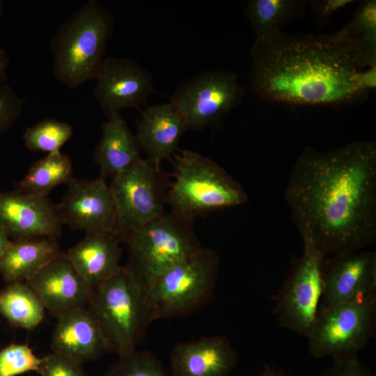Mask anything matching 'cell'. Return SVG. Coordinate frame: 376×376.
<instances>
[{
	"label": "cell",
	"instance_id": "2",
	"mask_svg": "<svg viewBox=\"0 0 376 376\" xmlns=\"http://www.w3.org/2000/svg\"><path fill=\"white\" fill-rule=\"evenodd\" d=\"M249 79L261 98L290 105L357 103L368 93L357 77L363 69L352 46L338 31L256 39L250 51Z\"/></svg>",
	"mask_w": 376,
	"mask_h": 376
},
{
	"label": "cell",
	"instance_id": "36",
	"mask_svg": "<svg viewBox=\"0 0 376 376\" xmlns=\"http://www.w3.org/2000/svg\"><path fill=\"white\" fill-rule=\"evenodd\" d=\"M259 376H283L279 373L274 368L265 364L260 373Z\"/></svg>",
	"mask_w": 376,
	"mask_h": 376
},
{
	"label": "cell",
	"instance_id": "3",
	"mask_svg": "<svg viewBox=\"0 0 376 376\" xmlns=\"http://www.w3.org/2000/svg\"><path fill=\"white\" fill-rule=\"evenodd\" d=\"M113 26V17L95 0L87 1L67 18L51 41L56 79L75 88L95 79L104 59Z\"/></svg>",
	"mask_w": 376,
	"mask_h": 376
},
{
	"label": "cell",
	"instance_id": "6",
	"mask_svg": "<svg viewBox=\"0 0 376 376\" xmlns=\"http://www.w3.org/2000/svg\"><path fill=\"white\" fill-rule=\"evenodd\" d=\"M194 221L171 211L165 212L127 239L129 260L125 267L146 288L202 249Z\"/></svg>",
	"mask_w": 376,
	"mask_h": 376
},
{
	"label": "cell",
	"instance_id": "29",
	"mask_svg": "<svg viewBox=\"0 0 376 376\" xmlns=\"http://www.w3.org/2000/svg\"><path fill=\"white\" fill-rule=\"evenodd\" d=\"M42 359L24 344H13L0 352V376H15L39 370Z\"/></svg>",
	"mask_w": 376,
	"mask_h": 376
},
{
	"label": "cell",
	"instance_id": "16",
	"mask_svg": "<svg viewBox=\"0 0 376 376\" xmlns=\"http://www.w3.org/2000/svg\"><path fill=\"white\" fill-rule=\"evenodd\" d=\"M26 283L45 308L56 318L86 306L93 289L63 252Z\"/></svg>",
	"mask_w": 376,
	"mask_h": 376
},
{
	"label": "cell",
	"instance_id": "24",
	"mask_svg": "<svg viewBox=\"0 0 376 376\" xmlns=\"http://www.w3.org/2000/svg\"><path fill=\"white\" fill-rule=\"evenodd\" d=\"M70 157L61 152L47 154L31 164L24 177L15 185L23 194L47 196L58 185L68 184L72 178Z\"/></svg>",
	"mask_w": 376,
	"mask_h": 376
},
{
	"label": "cell",
	"instance_id": "37",
	"mask_svg": "<svg viewBox=\"0 0 376 376\" xmlns=\"http://www.w3.org/2000/svg\"><path fill=\"white\" fill-rule=\"evenodd\" d=\"M3 3L2 1H0V19L3 15Z\"/></svg>",
	"mask_w": 376,
	"mask_h": 376
},
{
	"label": "cell",
	"instance_id": "5",
	"mask_svg": "<svg viewBox=\"0 0 376 376\" xmlns=\"http://www.w3.org/2000/svg\"><path fill=\"white\" fill-rule=\"evenodd\" d=\"M88 305L111 350L119 356L136 350L146 327L155 320L147 288L125 266L93 288Z\"/></svg>",
	"mask_w": 376,
	"mask_h": 376
},
{
	"label": "cell",
	"instance_id": "11",
	"mask_svg": "<svg viewBox=\"0 0 376 376\" xmlns=\"http://www.w3.org/2000/svg\"><path fill=\"white\" fill-rule=\"evenodd\" d=\"M244 95V89L235 72L204 71L182 81L171 102L188 129L199 130L216 123L240 104Z\"/></svg>",
	"mask_w": 376,
	"mask_h": 376
},
{
	"label": "cell",
	"instance_id": "35",
	"mask_svg": "<svg viewBox=\"0 0 376 376\" xmlns=\"http://www.w3.org/2000/svg\"><path fill=\"white\" fill-rule=\"evenodd\" d=\"M11 240L9 238L5 230L0 225V258L10 244Z\"/></svg>",
	"mask_w": 376,
	"mask_h": 376
},
{
	"label": "cell",
	"instance_id": "13",
	"mask_svg": "<svg viewBox=\"0 0 376 376\" xmlns=\"http://www.w3.org/2000/svg\"><path fill=\"white\" fill-rule=\"evenodd\" d=\"M67 186L61 201L56 205L63 225L86 234H113L115 207L106 180L73 178Z\"/></svg>",
	"mask_w": 376,
	"mask_h": 376
},
{
	"label": "cell",
	"instance_id": "31",
	"mask_svg": "<svg viewBox=\"0 0 376 376\" xmlns=\"http://www.w3.org/2000/svg\"><path fill=\"white\" fill-rule=\"evenodd\" d=\"M24 99L8 85L0 84V134L14 124L22 110Z\"/></svg>",
	"mask_w": 376,
	"mask_h": 376
},
{
	"label": "cell",
	"instance_id": "21",
	"mask_svg": "<svg viewBox=\"0 0 376 376\" xmlns=\"http://www.w3.org/2000/svg\"><path fill=\"white\" fill-rule=\"evenodd\" d=\"M140 146L120 113L107 117L94 152L98 177L106 180L130 168L142 158Z\"/></svg>",
	"mask_w": 376,
	"mask_h": 376
},
{
	"label": "cell",
	"instance_id": "1",
	"mask_svg": "<svg viewBox=\"0 0 376 376\" xmlns=\"http://www.w3.org/2000/svg\"><path fill=\"white\" fill-rule=\"evenodd\" d=\"M285 200L302 240L324 256L365 249L376 240V143H348L297 158Z\"/></svg>",
	"mask_w": 376,
	"mask_h": 376
},
{
	"label": "cell",
	"instance_id": "22",
	"mask_svg": "<svg viewBox=\"0 0 376 376\" xmlns=\"http://www.w3.org/2000/svg\"><path fill=\"white\" fill-rule=\"evenodd\" d=\"M61 252L49 237L11 240L0 258V274L8 283L26 282Z\"/></svg>",
	"mask_w": 376,
	"mask_h": 376
},
{
	"label": "cell",
	"instance_id": "27",
	"mask_svg": "<svg viewBox=\"0 0 376 376\" xmlns=\"http://www.w3.org/2000/svg\"><path fill=\"white\" fill-rule=\"evenodd\" d=\"M72 134L73 130L70 124L47 118L26 128L23 134V140L30 150L56 154L61 152V148Z\"/></svg>",
	"mask_w": 376,
	"mask_h": 376
},
{
	"label": "cell",
	"instance_id": "23",
	"mask_svg": "<svg viewBox=\"0 0 376 376\" xmlns=\"http://www.w3.org/2000/svg\"><path fill=\"white\" fill-rule=\"evenodd\" d=\"M306 0H251L244 15L256 39H263L281 32L292 20L306 15Z\"/></svg>",
	"mask_w": 376,
	"mask_h": 376
},
{
	"label": "cell",
	"instance_id": "7",
	"mask_svg": "<svg viewBox=\"0 0 376 376\" xmlns=\"http://www.w3.org/2000/svg\"><path fill=\"white\" fill-rule=\"evenodd\" d=\"M170 181L162 167L141 159L111 178L115 207L114 235L126 242L138 228L163 214Z\"/></svg>",
	"mask_w": 376,
	"mask_h": 376
},
{
	"label": "cell",
	"instance_id": "34",
	"mask_svg": "<svg viewBox=\"0 0 376 376\" xmlns=\"http://www.w3.org/2000/svg\"><path fill=\"white\" fill-rule=\"evenodd\" d=\"M9 61L5 50L0 47V84H4L7 79L6 68Z\"/></svg>",
	"mask_w": 376,
	"mask_h": 376
},
{
	"label": "cell",
	"instance_id": "18",
	"mask_svg": "<svg viewBox=\"0 0 376 376\" xmlns=\"http://www.w3.org/2000/svg\"><path fill=\"white\" fill-rule=\"evenodd\" d=\"M237 362V353L224 336L178 343L170 354L173 376H227Z\"/></svg>",
	"mask_w": 376,
	"mask_h": 376
},
{
	"label": "cell",
	"instance_id": "32",
	"mask_svg": "<svg viewBox=\"0 0 376 376\" xmlns=\"http://www.w3.org/2000/svg\"><path fill=\"white\" fill-rule=\"evenodd\" d=\"M322 376H373L358 356L334 359L332 365Z\"/></svg>",
	"mask_w": 376,
	"mask_h": 376
},
{
	"label": "cell",
	"instance_id": "28",
	"mask_svg": "<svg viewBox=\"0 0 376 376\" xmlns=\"http://www.w3.org/2000/svg\"><path fill=\"white\" fill-rule=\"evenodd\" d=\"M104 376H173L161 361L148 351H134L119 356Z\"/></svg>",
	"mask_w": 376,
	"mask_h": 376
},
{
	"label": "cell",
	"instance_id": "14",
	"mask_svg": "<svg viewBox=\"0 0 376 376\" xmlns=\"http://www.w3.org/2000/svg\"><path fill=\"white\" fill-rule=\"evenodd\" d=\"M95 79L93 95L107 117L125 108L146 107L154 91L151 75L128 58H104Z\"/></svg>",
	"mask_w": 376,
	"mask_h": 376
},
{
	"label": "cell",
	"instance_id": "33",
	"mask_svg": "<svg viewBox=\"0 0 376 376\" xmlns=\"http://www.w3.org/2000/svg\"><path fill=\"white\" fill-rule=\"evenodd\" d=\"M354 2L353 0H306L315 20L320 26H324L331 17L339 9Z\"/></svg>",
	"mask_w": 376,
	"mask_h": 376
},
{
	"label": "cell",
	"instance_id": "26",
	"mask_svg": "<svg viewBox=\"0 0 376 376\" xmlns=\"http://www.w3.org/2000/svg\"><path fill=\"white\" fill-rule=\"evenodd\" d=\"M45 310L26 283H8L0 292V313L15 327L35 329L42 321Z\"/></svg>",
	"mask_w": 376,
	"mask_h": 376
},
{
	"label": "cell",
	"instance_id": "10",
	"mask_svg": "<svg viewBox=\"0 0 376 376\" xmlns=\"http://www.w3.org/2000/svg\"><path fill=\"white\" fill-rule=\"evenodd\" d=\"M292 269L276 300L274 313L279 324L307 336L316 318L322 292V266L325 257L309 240Z\"/></svg>",
	"mask_w": 376,
	"mask_h": 376
},
{
	"label": "cell",
	"instance_id": "8",
	"mask_svg": "<svg viewBox=\"0 0 376 376\" xmlns=\"http://www.w3.org/2000/svg\"><path fill=\"white\" fill-rule=\"evenodd\" d=\"M220 260L208 248L163 274L147 288L155 320L193 313L212 294Z\"/></svg>",
	"mask_w": 376,
	"mask_h": 376
},
{
	"label": "cell",
	"instance_id": "15",
	"mask_svg": "<svg viewBox=\"0 0 376 376\" xmlns=\"http://www.w3.org/2000/svg\"><path fill=\"white\" fill-rule=\"evenodd\" d=\"M0 225L11 240L34 237L58 238L62 221L48 196L0 190Z\"/></svg>",
	"mask_w": 376,
	"mask_h": 376
},
{
	"label": "cell",
	"instance_id": "12",
	"mask_svg": "<svg viewBox=\"0 0 376 376\" xmlns=\"http://www.w3.org/2000/svg\"><path fill=\"white\" fill-rule=\"evenodd\" d=\"M322 280L319 308L335 306L376 292V252L361 249L324 257Z\"/></svg>",
	"mask_w": 376,
	"mask_h": 376
},
{
	"label": "cell",
	"instance_id": "19",
	"mask_svg": "<svg viewBox=\"0 0 376 376\" xmlns=\"http://www.w3.org/2000/svg\"><path fill=\"white\" fill-rule=\"evenodd\" d=\"M136 127L135 136L146 159L159 167L175 152L182 135L188 129L171 102L145 107L136 120Z\"/></svg>",
	"mask_w": 376,
	"mask_h": 376
},
{
	"label": "cell",
	"instance_id": "4",
	"mask_svg": "<svg viewBox=\"0 0 376 376\" xmlns=\"http://www.w3.org/2000/svg\"><path fill=\"white\" fill-rule=\"evenodd\" d=\"M173 155V180L167 191L170 211L194 220L248 201L243 187L214 161L190 150Z\"/></svg>",
	"mask_w": 376,
	"mask_h": 376
},
{
	"label": "cell",
	"instance_id": "25",
	"mask_svg": "<svg viewBox=\"0 0 376 376\" xmlns=\"http://www.w3.org/2000/svg\"><path fill=\"white\" fill-rule=\"evenodd\" d=\"M352 46L363 69L376 66V1L363 0L352 19L339 30Z\"/></svg>",
	"mask_w": 376,
	"mask_h": 376
},
{
	"label": "cell",
	"instance_id": "20",
	"mask_svg": "<svg viewBox=\"0 0 376 376\" xmlns=\"http://www.w3.org/2000/svg\"><path fill=\"white\" fill-rule=\"evenodd\" d=\"M120 243L113 233L86 234L65 255L77 272L93 288L121 268Z\"/></svg>",
	"mask_w": 376,
	"mask_h": 376
},
{
	"label": "cell",
	"instance_id": "30",
	"mask_svg": "<svg viewBox=\"0 0 376 376\" xmlns=\"http://www.w3.org/2000/svg\"><path fill=\"white\" fill-rule=\"evenodd\" d=\"M38 373L40 376H87L83 363L55 352L42 358Z\"/></svg>",
	"mask_w": 376,
	"mask_h": 376
},
{
	"label": "cell",
	"instance_id": "17",
	"mask_svg": "<svg viewBox=\"0 0 376 376\" xmlns=\"http://www.w3.org/2000/svg\"><path fill=\"white\" fill-rule=\"evenodd\" d=\"M51 347L53 352L67 356L81 363L95 360L111 351L99 322L86 306L57 317Z\"/></svg>",
	"mask_w": 376,
	"mask_h": 376
},
{
	"label": "cell",
	"instance_id": "9",
	"mask_svg": "<svg viewBox=\"0 0 376 376\" xmlns=\"http://www.w3.org/2000/svg\"><path fill=\"white\" fill-rule=\"evenodd\" d=\"M376 331V292L335 306L319 308L306 336L315 357L358 356Z\"/></svg>",
	"mask_w": 376,
	"mask_h": 376
}]
</instances>
